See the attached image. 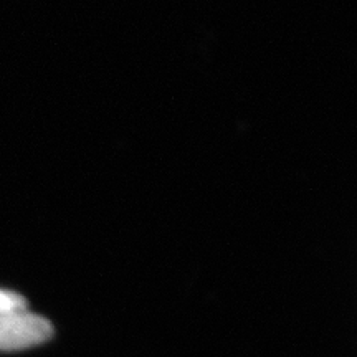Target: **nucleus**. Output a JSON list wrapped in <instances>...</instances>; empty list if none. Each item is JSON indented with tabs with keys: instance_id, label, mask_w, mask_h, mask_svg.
<instances>
[{
	"instance_id": "1",
	"label": "nucleus",
	"mask_w": 357,
	"mask_h": 357,
	"mask_svg": "<svg viewBox=\"0 0 357 357\" xmlns=\"http://www.w3.org/2000/svg\"><path fill=\"white\" fill-rule=\"evenodd\" d=\"M53 336V326L29 310L0 312V351H24L40 346Z\"/></svg>"
},
{
	"instance_id": "2",
	"label": "nucleus",
	"mask_w": 357,
	"mask_h": 357,
	"mask_svg": "<svg viewBox=\"0 0 357 357\" xmlns=\"http://www.w3.org/2000/svg\"><path fill=\"white\" fill-rule=\"evenodd\" d=\"M26 310V300L22 294L0 288V312Z\"/></svg>"
}]
</instances>
